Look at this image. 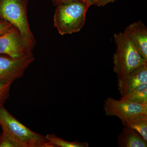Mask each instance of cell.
Segmentation results:
<instances>
[{"mask_svg": "<svg viewBox=\"0 0 147 147\" xmlns=\"http://www.w3.org/2000/svg\"><path fill=\"white\" fill-rule=\"evenodd\" d=\"M90 7L85 1L74 0L56 6L53 22L61 35L78 32L84 26Z\"/></svg>", "mask_w": 147, "mask_h": 147, "instance_id": "6da1fadb", "label": "cell"}, {"mask_svg": "<svg viewBox=\"0 0 147 147\" xmlns=\"http://www.w3.org/2000/svg\"><path fill=\"white\" fill-rule=\"evenodd\" d=\"M28 0H0V19L16 27L27 47L33 51L36 41L28 20Z\"/></svg>", "mask_w": 147, "mask_h": 147, "instance_id": "7a4b0ae2", "label": "cell"}, {"mask_svg": "<svg viewBox=\"0 0 147 147\" xmlns=\"http://www.w3.org/2000/svg\"><path fill=\"white\" fill-rule=\"evenodd\" d=\"M114 38L116 45L113 57L114 71L117 74V79L126 76L135 69L147 63L124 32L115 34Z\"/></svg>", "mask_w": 147, "mask_h": 147, "instance_id": "3957f363", "label": "cell"}, {"mask_svg": "<svg viewBox=\"0 0 147 147\" xmlns=\"http://www.w3.org/2000/svg\"><path fill=\"white\" fill-rule=\"evenodd\" d=\"M0 125L3 131L23 147H54L45 136L38 134L25 126L9 113L4 106L0 107Z\"/></svg>", "mask_w": 147, "mask_h": 147, "instance_id": "277c9868", "label": "cell"}, {"mask_svg": "<svg viewBox=\"0 0 147 147\" xmlns=\"http://www.w3.org/2000/svg\"><path fill=\"white\" fill-rule=\"evenodd\" d=\"M103 110L106 115L118 117L124 125L138 116L147 115V103L139 104L108 98L104 100Z\"/></svg>", "mask_w": 147, "mask_h": 147, "instance_id": "5b68a950", "label": "cell"}, {"mask_svg": "<svg viewBox=\"0 0 147 147\" xmlns=\"http://www.w3.org/2000/svg\"><path fill=\"white\" fill-rule=\"evenodd\" d=\"M35 60L33 54L20 58L0 55V83H13L24 76Z\"/></svg>", "mask_w": 147, "mask_h": 147, "instance_id": "8992f818", "label": "cell"}, {"mask_svg": "<svg viewBox=\"0 0 147 147\" xmlns=\"http://www.w3.org/2000/svg\"><path fill=\"white\" fill-rule=\"evenodd\" d=\"M32 54L33 51L27 47L16 27L12 26L8 31L0 36V55L20 58Z\"/></svg>", "mask_w": 147, "mask_h": 147, "instance_id": "52a82bcc", "label": "cell"}, {"mask_svg": "<svg viewBox=\"0 0 147 147\" xmlns=\"http://www.w3.org/2000/svg\"><path fill=\"white\" fill-rule=\"evenodd\" d=\"M117 82L121 98L139 85L147 84V63L140 66L126 76L118 79Z\"/></svg>", "mask_w": 147, "mask_h": 147, "instance_id": "ba28073f", "label": "cell"}, {"mask_svg": "<svg viewBox=\"0 0 147 147\" xmlns=\"http://www.w3.org/2000/svg\"><path fill=\"white\" fill-rule=\"evenodd\" d=\"M125 33L133 43L139 54L147 62V28L141 21L127 27Z\"/></svg>", "mask_w": 147, "mask_h": 147, "instance_id": "9c48e42d", "label": "cell"}, {"mask_svg": "<svg viewBox=\"0 0 147 147\" xmlns=\"http://www.w3.org/2000/svg\"><path fill=\"white\" fill-rule=\"evenodd\" d=\"M117 138L119 147H147V142L133 129L124 126Z\"/></svg>", "mask_w": 147, "mask_h": 147, "instance_id": "30bf717a", "label": "cell"}, {"mask_svg": "<svg viewBox=\"0 0 147 147\" xmlns=\"http://www.w3.org/2000/svg\"><path fill=\"white\" fill-rule=\"evenodd\" d=\"M121 99L139 104L147 103V84L139 85Z\"/></svg>", "mask_w": 147, "mask_h": 147, "instance_id": "8fae6325", "label": "cell"}, {"mask_svg": "<svg viewBox=\"0 0 147 147\" xmlns=\"http://www.w3.org/2000/svg\"><path fill=\"white\" fill-rule=\"evenodd\" d=\"M124 126L133 129L147 142V115L138 116L125 124Z\"/></svg>", "mask_w": 147, "mask_h": 147, "instance_id": "7c38bea8", "label": "cell"}, {"mask_svg": "<svg viewBox=\"0 0 147 147\" xmlns=\"http://www.w3.org/2000/svg\"><path fill=\"white\" fill-rule=\"evenodd\" d=\"M45 137L47 141L53 145L54 147H89L88 142H79L77 141L68 142L57 137L54 134H47Z\"/></svg>", "mask_w": 147, "mask_h": 147, "instance_id": "4fadbf2b", "label": "cell"}, {"mask_svg": "<svg viewBox=\"0 0 147 147\" xmlns=\"http://www.w3.org/2000/svg\"><path fill=\"white\" fill-rule=\"evenodd\" d=\"M0 147H23L22 145L3 131L0 136Z\"/></svg>", "mask_w": 147, "mask_h": 147, "instance_id": "5bb4252c", "label": "cell"}, {"mask_svg": "<svg viewBox=\"0 0 147 147\" xmlns=\"http://www.w3.org/2000/svg\"><path fill=\"white\" fill-rule=\"evenodd\" d=\"M12 83H0V107L3 106L8 98Z\"/></svg>", "mask_w": 147, "mask_h": 147, "instance_id": "9a60e30c", "label": "cell"}, {"mask_svg": "<svg viewBox=\"0 0 147 147\" xmlns=\"http://www.w3.org/2000/svg\"><path fill=\"white\" fill-rule=\"evenodd\" d=\"M85 1L90 7L92 5L97 6L98 7H104L108 4L115 2L117 0H85Z\"/></svg>", "mask_w": 147, "mask_h": 147, "instance_id": "2e32d148", "label": "cell"}, {"mask_svg": "<svg viewBox=\"0 0 147 147\" xmlns=\"http://www.w3.org/2000/svg\"><path fill=\"white\" fill-rule=\"evenodd\" d=\"M12 26L7 21L0 19V36L8 31Z\"/></svg>", "mask_w": 147, "mask_h": 147, "instance_id": "e0dca14e", "label": "cell"}, {"mask_svg": "<svg viewBox=\"0 0 147 147\" xmlns=\"http://www.w3.org/2000/svg\"><path fill=\"white\" fill-rule=\"evenodd\" d=\"M71 1H74V0H53V5L56 6L58 5L59 4L61 3ZM82 1H85V0H82Z\"/></svg>", "mask_w": 147, "mask_h": 147, "instance_id": "ac0fdd59", "label": "cell"}]
</instances>
